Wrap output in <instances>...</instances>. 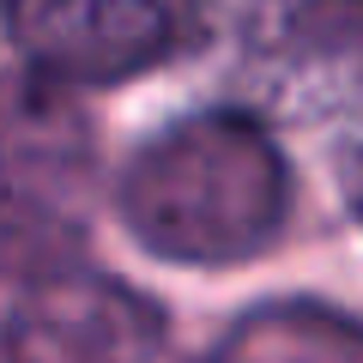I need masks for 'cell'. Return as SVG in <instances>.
Instances as JSON below:
<instances>
[{
	"instance_id": "3957f363",
	"label": "cell",
	"mask_w": 363,
	"mask_h": 363,
	"mask_svg": "<svg viewBox=\"0 0 363 363\" xmlns=\"http://www.w3.org/2000/svg\"><path fill=\"white\" fill-rule=\"evenodd\" d=\"M164 345V321L152 303L109 279H43L37 297L13 309V351L18 357H140Z\"/></svg>"
},
{
	"instance_id": "7a4b0ae2",
	"label": "cell",
	"mask_w": 363,
	"mask_h": 363,
	"mask_svg": "<svg viewBox=\"0 0 363 363\" xmlns=\"http://www.w3.org/2000/svg\"><path fill=\"white\" fill-rule=\"evenodd\" d=\"M13 49L55 85H121L176 61L200 30V0H6Z\"/></svg>"
},
{
	"instance_id": "277c9868",
	"label": "cell",
	"mask_w": 363,
	"mask_h": 363,
	"mask_svg": "<svg viewBox=\"0 0 363 363\" xmlns=\"http://www.w3.org/2000/svg\"><path fill=\"white\" fill-rule=\"evenodd\" d=\"M236 49L285 79H351L363 67V0H236Z\"/></svg>"
},
{
	"instance_id": "5b68a950",
	"label": "cell",
	"mask_w": 363,
	"mask_h": 363,
	"mask_svg": "<svg viewBox=\"0 0 363 363\" xmlns=\"http://www.w3.org/2000/svg\"><path fill=\"white\" fill-rule=\"evenodd\" d=\"M339 194H345L351 218L363 224V116L345 128V140H339Z\"/></svg>"
},
{
	"instance_id": "6da1fadb",
	"label": "cell",
	"mask_w": 363,
	"mask_h": 363,
	"mask_svg": "<svg viewBox=\"0 0 363 363\" xmlns=\"http://www.w3.org/2000/svg\"><path fill=\"white\" fill-rule=\"evenodd\" d=\"M291 176L272 133L248 116L206 109L169 121L121 176V218L176 267H236L279 242Z\"/></svg>"
}]
</instances>
